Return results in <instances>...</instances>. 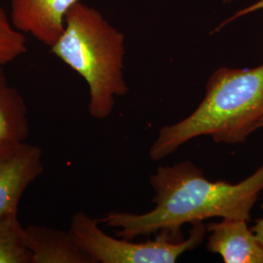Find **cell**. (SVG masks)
<instances>
[{"label":"cell","instance_id":"7","mask_svg":"<svg viewBox=\"0 0 263 263\" xmlns=\"http://www.w3.org/2000/svg\"><path fill=\"white\" fill-rule=\"evenodd\" d=\"M207 250L219 254L224 263H263V246L254 235L248 221L221 218L210 222Z\"/></svg>","mask_w":263,"mask_h":263},{"label":"cell","instance_id":"8","mask_svg":"<svg viewBox=\"0 0 263 263\" xmlns=\"http://www.w3.org/2000/svg\"><path fill=\"white\" fill-rule=\"evenodd\" d=\"M25 234L31 263H92L68 231L31 224Z\"/></svg>","mask_w":263,"mask_h":263},{"label":"cell","instance_id":"11","mask_svg":"<svg viewBox=\"0 0 263 263\" xmlns=\"http://www.w3.org/2000/svg\"><path fill=\"white\" fill-rule=\"evenodd\" d=\"M27 39L15 28L0 4V66H6L27 52Z\"/></svg>","mask_w":263,"mask_h":263},{"label":"cell","instance_id":"13","mask_svg":"<svg viewBox=\"0 0 263 263\" xmlns=\"http://www.w3.org/2000/svg\"><path fill=\"white\" fill-rule=\"evenodd\" d=\"M252 230L254 235L256 236L259 243L263 246V216L255 221V224L252 227Z\"/></svg>","mask_w":263,"mask_h":263},{"label":"cell","instance_id":"3","mask_svg":"<svg viewBox=\"0 0 263 263\" xmlns=\"http://www.w3.org/2000/svg\"><path fill=\"white\" fill-rule=\"evenodd\" d=\"M51 52L81 76L89 88V113L98 120L113 111L115 97L128 93L123 66L125 36L93 7L78 1Z\"/></svg>","mask_w":263,"mask_h":263},{"label":"cell","instance_id":"10","mask_svg":"<svg viewBox=\"0 0 263 263\" xmlns=\"http://www.w3.org/2000/svg\"><path fill=\"white\" fill-rule=\"evenodd\" d=\"M0 263H31L25 227L18 214L0 218Z\"/></svg>","mask_w":263,"mask_h":263},{"label":"cell","instance_id":"6","mask_svg":"<svg viewBox=\"0 0 263 263\" xmlns=\"http://www.w3.org/2000/svg\"><path fill=\"white\" fill-rule=\"evenodd\" d=\"M79 0H12L15 28L52 47L65 30L66 16Z\"/></svg>","mask_w":263,"mask_h":263},{"label":"cell","instance_id":"4","mask_svg":"<svg viewBox=\"0 0 263 263\" xmlns=\"http://www.w3.org/2000/svg\"><path fill=\"white\" fill-rule=\"evenodd\" d=\"M191 226L186 239L161 231L153 240L135 243L106 234L99 219L77 212L71 217L68 232L92 263H175L180 255L195 250L206 237L204 222Z\"/></svg>","mask_w":263,"mask_h":263},{"label":"cell","instance_id":"9","mask_svg":"<svg viewBox=\"0 0 263 263\" xmlns=\"http://www.w3.org/2000/svg\"><path fill=\"white\" fill-rule=\"evenodd\" d=\"M0 66V144L26 141L29 136L28 106Z\"/></svg>","mask_w":263,"mask_h":263},{"label":"cell","instance_id":"5","mask_svg":"<svg viewBox=\"0 0 263 263\" xmlns=\"http://www.w3.org/2000/svg\"><path fill=\"white\" fill-rule=\"evenodd\" d=\"M42 149L24 141L0 144V218L18 214L28 186L44 172Z\"/></svg>","mask_w":263,"mask_h":263},{"label":"cell","instance_id":"12","mask_svg":"<svg viewBox=\"0 0 263 263\" xmlns=\"http://www.w3.org/2000/svg\"><path fill=\"white\" fill-rule=\"evenodd\" d=\"M260 10H263V0H257V1H255L253 4H251V5L247 6V7H245L243 9L237 11L233 16H231L229 19L226 20L221 25H219V26L216 28L215 31H218L219 29H221L223 27H226V25L230 24L231 22H233V21H235V20L242 18V17H245V16H248L249 14H252V13H254V12L260 11Z\"/></svg>","mask_w":263,"mask_h":263},{"label":"cell","instance_id":"14","mask_svg":"<svg viewBox=\"0 0 263 263\" xmlns=\"http://www.w3.org/2000/svg\"><path fill=\"white\" fill-rule=\"evenodd\" d=\"M261 128H263V123H262V125H261Z\"/></svg>","mask_w":263,"mask_h":263},{"label":"cell","instance_id":"2","mask_svg":"<svg viewBox=\"0 0 263 263\" xmlns=\"http://www.w3.org/2000/svg\"><path fill=\"white\" fill-rule=\"evenodd\" d=\"M263 123V64L253 68L220 67L210 76L204 99L179 122L164 126L149 149L159 161L202 136L216 143H244Z\"/></svg>","mask_w":263,"mask_h":263},{"label":"cell","instance_id":"1","mask_svg":"<svg viewBox=\"0 0 263 263\" xmlns=\"http://www.w3.org/2000/svg\"><path fill=\"white\" fill-rule=\"evenodd\" d=\"M154 190L149 212H110L100 223L118 229L119 238L133 240L161 231L183 236L184 224L204 222L213 217L249 221L251 212L263 190V166L249 178L230 183L208 179L204 172L185 160L172 166H161L151 175Z\"/></svg>","mask_w":263,"mask_h":263}]
</instances>
